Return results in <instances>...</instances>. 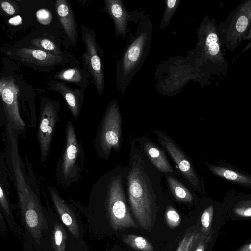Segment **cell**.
I'll return each mask as SVG.
<instances>
[{
    "label": "cell",
    "instance_id": "cell-1",
    "mask_svg": "<svg viewBox=\"0 0 251 251\" xmlns=\"http://www.w3.org/2000/svg\"><path fill=\"white\" fill-rule=\"evenodd\" d=\"M147 178L142 160L135 155L128 177L129 202L140 228L150 231L155 224L156 207L154 195Z\"/></svg>",
    "mask_w": 251,
    "mask_h": 251
},
{
    "label": "cell",
    "instance_id": "cell-2",
    "mask_svg": "<svg viewBox=\"0 0 251 251\" xmlns=\"http://www.w3.org/2000/svg\"><path fill=\"white\" fill-rule=\"evenodd\" d=\"M94 185L103 195L106 212L114 230L138 227L126 204L121 176H103Z\"/></svg>",
    "mask_w": 251,
    "mask_h": 251
},
{
    "label": "cell",
    "instance_id": "cell-3",
    "mask_svg": "<svg viewBox=\"0 0 251 251\" xmlns=\"http://www.w3.org/2000/svg\"><path fill=\"white\" fill-rule=\"evenodd\" d=\"M65 133V146L57 164L55 175L58 183L68 186L81 178L85 157L82 143L70 120L67 123Z\"/></svg>",
    "mask_w": 251,
    "mask_h": 251
},
{
    "label": "cell",
    "instance_id": "cell-4",
    "mask_svg": "<svg viewBox=\"0 0 251 251\" xmlns=\"http://www.w3.org/2000/svg\"><path fill=\"white\" fill-rule=\"evenodd\" d=\"M199 47L202 65L208 75L226 76L229 64L222 50V43L214 18L206 16L198 30Z\"/></svg>",
    "mask_w": 251,
    "mask_h": 251
},
{
    "label": "cell",
    "instance_id": "cell-5",
    "mask_svg": "<svg viewBox=\"0 0 251 251\" xmlns=\"http://www.w3.org/2000/svg\"><path fill=\"white\" fill-rule=\"evenodd\" d=\"M16 192L24 225L36 243L39 244L43 230L48 229L40 201V190L30 186H24Z\"/></svg>",
    "mask_w": 251,
    "mask_h": 251
},
{
    "label": "cell",
    "instance_id": "cell-6",
    "mask_svg": "<svg viewBox=\"0 0 251 251\" xmlns=\"http://www.w3.org/2000/svg\"><path fill=\"white\" fill-rule=\"evenodd\" d=\"M251 25V0L242 2L226 17L217 24L222 44L230 51L241 44Z\"/></svg>",
    "mask_w": 251,
    "mask_h": 251
},
{
    "label": "cell",
    "instance_id": "cell-7",
    "mask_svg": "<svg viewBox=\"0 0 251 251\" xmlns=\"http://www.w3.org/2000/svg\"><path fill=\"white\" fill-rule=\"evenodd\" d=\"M121 135V116L116 101L108 106L97 131L94 146L98 155L107 159L111 150L119 149Z\"/></svg>",
    "mask_w": 251,
    "mask_h": 251
},
{
    "label": "cell",
    "instance_id": "cell-8",
    "mask_svg": "<svg viewBox=\"0 0 251 251\" xmlns=\"http://www.w3.org/2000/svg\"><path fill=\"white\" fill-rule=\"evenodd\" d=\"M59 104L42 99L37 130V138L40 150V163L46 161L50 150L57 122Z\"/></svg>",
    "mask_w": 251,
    "mask_h": 251
},
{
    "label": "cell",
    "instance_id": "cell-9",
    "mask_svg": "<svg viewBox=\"0 0 251 251\" xmlns=\"http://www.w3.org/2000/svg\"><path fill=\"white\" fill-rule=\"evenodd\" d=\"M81 36L85 50L82 55L84 68L93 80L98 93L101 95L104 89V76L102 63L100 57L99 47L95 32L83 24L81 25Z\"/></svg>",
    "mask_w": 251,
    "mask_h": 251
},
{
    "label": "cell",
    "instance_id": "cell-10",
    "mask_svg": "<svg viewBox=\"0 0 251 251\" xmlns=\"http://www.w3.org/2000/svg\"><path fill=\"white\" fill-rule=\"evenodd\" d=\"M19 88L13 78L4 77L0 80V95L4 117L12 128L19 135L26 130L25 123L19 111L18 101Z\"/></svg>",
    "mask_w": 251,
    "mask_h": 251
},
{
    "label": "cell",
    "instance_id": "cell-11",
    "mask_svg": "<svg viewBox=\"0 0 251 251\" xmlns=\"http://www.w3.org/2000/svg\"><path fill=\"white\" fill-rule=\"evenodd\" d=\"M157 140L167 151L187 180L193 185L198 184V178L187 158L175 143L164 132L154 131Z\"/></svg>",
    "mask_w": 251,
    "mask_h": 251
},
{
    "label": "cell",
    "instance_id": "cell-12",
    "mask_svg": "<svg viewBox=\"0 0 251 251\" xmlns=\"http://www.w3.org/2000/svg\"><path fill=\"white\" fill-rule=\"evenodd\" d=\"M47 190L62 223L71 234L78 239L80 233V226L75 211L61 196L55 187L49 185Z\"/></svg>",
    "mask_w": 251,
    "mask_h": 251
},
{
    "label": "cell",
    "instance_id": "cell-13",
    "mask_svg": "<svg viewBox=\"0 0 251 251\" xmlns=\"http://www.w3.org/2000/svg\"><path fill=\"white\" fill-rule=\"evenodd\" d=\"M20 60L28 64L39 67H53L63 63L65 59L37 48H21L16 52Z\"/></svg>",
    "mask_w": 251,
    "mask_h": 251
},
{
    "label": "cell",
    "instance_id": "cell-14",
    "mask_svg": "<svg viewBox=\"0 0 251 251\" xmlns=\"http://www.w3.org/2000/svg\"><path fill=\"white\" fill-rule=\"evenodd\" d=\"M49 89L60 93L64 99L73 117L77 120L79 117L84 97V90H73L63 82L50 80Z\"/></svg>",
    "mask_w": 251,
    "mask_h": 251
},
{
    "label": "cell",
    "instance_id": "cell-15",
    "mask_svg": "<svg viewBox=\"0 0 251 251\" xmlns=\"http://www.w3.org/2000/svg\"><path fill=\"white\" fill-rule=\"evenodd\" d=\"M55 8L66 34L73 43H76L77 37L76 24L70 4L66 0H57Z\"/></svg>",
    "mask_w": 251,
    "mask_h": 251
},
{
    "label": "cell",
    "instance_id": "cell-16",
    "mask_svg": "<svg viewBox=\"0 0 251 251\" xmlns=\"http://www.w3.org/2000/svg\"><path fill=\"white\" fill-rule=\"evenodd\" d=\"M146 40V35L139 36L131 44L126 53L123 62V70L128 74L136 66L142 54Z\"/></svg>",
    "mask_w": 251,
    "mask_h": 251
},
{
    "label": "cell",
    "instance_id": "cell-17",
    "mask_svg": "<svg viewBox=\"0 0 251 251\" xmlns=\"http://www.w3.org/2000/svg\"><path fill=\"white\" fill-rule=\"evenodd\" d=\"M105 4L107 12L114 20L116 31L123 36L125 35L127 14L121 1L118 0H106Z\"/></svg>",
    "mask_w": 251,
    "mask_h": 251
},
{
    "label": "cell",
    "instance_id": "cell-18",
    "mask_svg": "<svg viewBox=\"0 0 251 251\" xmlns=\"http://www.w3.org/2000/svg\"><path fill=\"white\" fill-rule=\"evenodd\" d=\"M88 75L85 68L82 69L78 67H74L61 70L54 76L56 79L73 83L85 88L88 84Z\"/></svg>",
    "mask_w": 251,
    "mask_h": 251
},
{
    "label": "cell",
    "instance_id": "cell-19",
    "mask_svg": "<svg viewBox=\"0 0 251 251\" xmlns=\"http://www.w3.org/2000/svg\"><path fill=\"white\" fill-rule=\"evenodd\" d=\"M144 150L149 158L159 171L172 173L173 169L163 152L151 142L146 143Z\"/></svg>",
    "mask_w": 251,
    "mask_h": 251
},
{
    "label": "cell",
    "instance_id": "cell-20",
    "mask_svg": "<svg viewBox=\"0 0 251 251\" xmlns=\"http://www.w3.org/2000/svg\"><path fill=\"white\" fill-rule=\"evenodd\" d=\"M169 187L175 198L183 202H191L193 197L190 192L180 182L173 177L167 178Z\"/></svg>",
    "mask_w": 251,
    "mask_h": 251
},
{
    "label": "cell",
    "instance_id": "cell-21",
    "mask_svg": "<svg viewBox=\"0 0 251 251\" xmlns=\"http://www.w3.org/2000/svg\"><path fill=\"white\" fill-rule=\"evenodd\" d=\"M122 237L124 243L136 251H153L152 245L144 237L134 234L122 235Z\"/></svg>",
    "mask_w": 251,
    "mask_h": 251
},
{
    "label": "cell",
    "instance_id": "cell-22",
    "mask_svg": "<svg viewBox=\"0 0 251 251\" xmlns=\"http://www.w3.org/2000/svg\"><path fill=\"white\" fill-rule=\"evenodd\" d=\"M216 175L227 180L245 184H251V179L233 170L217 166L210 167Z\"/></svg>",
    "mask_w": 251,
    "mask_h": 251
},
{
    "label": "cell",
    "instance_id": "cell-23",
    "mask_svg": "<svg viewBox=\"0 0 251 251\" xmlns=\"http://www.w3.org/2000/svg\"><path fill=\"white\" fill-rule=\"evenodd\" d=\"M67 235L62 224L54 223L51 236V245L55 251H65Z\"/></svg>",
    "mask_w": 251,
    "mask_h": 251
},
{
    "label": "cell",
    "instance_id": "cell-24",
    "mask_svg": "<svg viewBox=\"0 0 251 251\" xmlns=\"http://www.w3.org/2000/svg\"><path fill=\"white\" fill-rule=\"evenodd\" d=\"M201 238L200 233L196 229L187 232L179 243L176 251H192Z\"/></svg>",
    "mask_w": 251,
    "mask_h": 251
},
{
    "label": "cell",
    "instance_id": "cell-25",
    "mask_svg": "<svg viewBox=\"0 0 251 251\" xmlns=\"http://www.w3.org/2000/svg\"><path fill=\"white\" fill-rule=\"evenodd\" d=\"M32 45L41 50L57 55H62V52L52 41L42 37L33 38L31 40Z\"/></svg>",
    "mask_w": 251,
    "mask_h": 251
},
{
    "label": "cell",
    "instance_id": "cell-26",
    "mask_svg": "<svg viewBox=\"0 0 251 251\" xmlns=\"http://www.w3.org/2000/svg\"><path fill=\"white\" fill-rule=\"evenodd\" d=\"M165 217L167 225L171 229L176 228L180 224V216L176 209L172 206L167 207Z\"/></svg>",
    "mask_w": 251,
    "mask_h": 251
},
{
    "label": "cell",
    "instance_id": "cell-27",
    "mask_svg": "<svg viewBox=\"0 0 251 251\" xmlns=\"http://www.w3.org/2000/svg\"><path fill=\"white\" fill-rule=\"evenodd\" d=\"M180 0H168L166 1V7L162 19L161 27L167 25L169 21L179 5Z\"/></svg>",
    "mask_w": 251,
    "mask_h": 251
},
{
    "label": "cell",
    "instance_id": "cell-28",
    "mask_svg": "<svg viewBox=\"0 0 251 251\" xmlns=\"http://www.w3.org/2000/svg\"><path fill=\"white\" fill-rule=\"evenodd\" d=\"M214 209L212 205H210L203 212L201 217V223L204 232L209 230L213 216Z\"/></svg>",
    "mask_w": 251,
    "mask_h": 251
},
{
    "label": "cell",
    "instance_id": "cell-29",
    "mask_svg": "<svg viewBox=\"0 0 251 251\" xmlns=\"http://www.w3.org/2000/svg\"><path fill=\"white\" fill-rule=\"evenodd\" d=\"M0 204L1 208L2 209L6 217L11 220L13 224V219L9 201V195H7L1 190H0Z\"/></svg>",
    "mask_w": 251,
    "mask_h": 251
},
{
    "label": "cell",
    "instance_id": "cell-30",
    "mask_svg": "<svg viewBox=\"0 0 251 251\" xmlns=\"http://www.w3.org/2000/svg\"><path fill=\"white\" fill-rule=\"evenodd\" d=\"M233 211L239 216L244 217H251V201H244L236 206Z\"/></svg>",
    "mask_w": 251,
    "mask_h": 251
},
{
    "label": "cell",
    "instance_id": "cell-31",
    "mask_svg": "<svg viewBox=\"0 0 251 251\" xmlns=\"http://www.w3.org/2000/svg\"><path fill=\"white\" fill-rule=\"evenodd\" d=\"M38 21L42 24H49L52 20L51 13L46 9H40L36 12Z\"/></svg>",
    "mask_w": 251,
    "mask_h": 251
},
{
    "label": "cell",
    "instance_id": "cell-32",
    "mask_svg": "<svg viewBox=\"0 0 251 251\" xmlns=\"http://www.w3.org/2000/svg\"><path fill=\"white\" fill-rule=\"evenodd\" d=\"M0 6L2 9L8 15H13L16 12L14 6L8 1L1 0L0 1Z\"/></svg>",
    "mask_w": 251,
    "mask_h": 251
},
{
    "label": "cell",
    "instance_id": "cell-33",
    "mask_svg": "<svg viewBox=\"0 0 251 251\" xmlns=\"http://www.w3.org/2000/svg\"><path fill=\"white\" fill-rule=\"evenodd\" d=\"M243 40H249L250 42L244 48V49L242 51V53L245 52V51H247L249 49L251 48V25L249 28V30L247 34L243 38Z\"/></svg>",
    "mask_w": 251,
    "mask_h": 251
},
{
    "label": "cell",
    "instance_id": "cell-34",
    "mask_svg": "<svg viewBox=\"0 0 251 251\" xmlns=\"http://www.w3.org/2000/svg\"><path fill=\"white\" fill-rule=\"evenodd\" d=\"M206 240H200L194 251H204L206 247Z\"/></svg>",
    "mask_w": 251,
    "mask_h": 251
},
{
    "label": "cell",
    "instance_id": "cell-35",
    "mask_svg": "<svg viewBox=\"0 0 251 251\" xmlns=\"http://www.w3.org/2000/svg\"><path fill=\"white\" fill-rule=\"evenodd\" d=\"M238 251H251V243L246 244L240 248Z\"/></svg>",
    "mask_w": 251,
    "mask_h": 251
},
{
    "label": "cell",
    "instance_id": "cell-36",
    "mask_svg": "<svg viewBox=\"0 0 251 251\" xmlns=\"http://www.w3.org/2000/svg\"><path fill=\"white\" fill-rule=\"evenodd\" d=\"M21 19L19 16H17L12 18L10 20L9 22L14 24H19L20 21H21Z\"/></svg>",
    "mask_w": 251,
    "mask_h": 251
}]
</instances>
